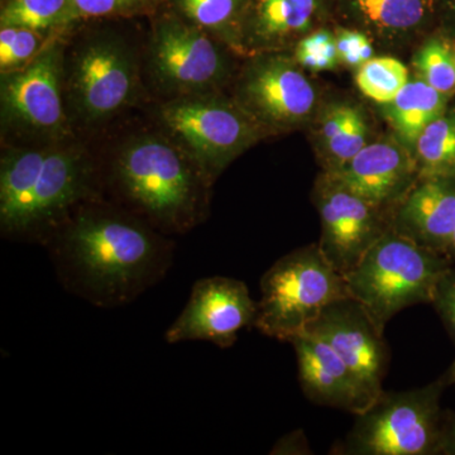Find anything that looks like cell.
<instances>
[{
	"label": "cell",
	"mask_w": 455,
	"mask_h": 455,
	"mask_svg": "<svg viewBox=\"0 0 455 455\" xmlns=\"http://www.w3.org/2000/svg\"><path fill=\"white\" fill-rule=\"evenodd\" d=\"M157 116L163 133L190 156L212 184L269 134L235 98L221 92L166 99Z\"/></svg>",
	"instance_id": "5"
},
{
	"label": "cell",
	"mask_w": 455,
	"mask_h": 455,
	"mask_svg": "<svg viewBox=\"0 0 455 455\" xmlns=\"http://www.w3.org/2000/svg\"><path fill=\"white\" fill-rule=\"evenodd\" d=\"M185 22L208 33L241 56V32L247 0H161Z\"/></svg>",
	"instance_id": "20"
},
{
	"label": "cell",
	"mask_w": 455,
	"mask_h": 455,
	"mask_svg": "<svg viewBox=\"0 0 455 455\" xmlns=\"http://www.w3.org/2000/svg\"><path fill=\"white\" fill-rule=\"evenodd\" d=\"M137 2H139L140 8L146 11V9L154 8L156 5L160 4L161 0H137Z\"/></svg>",
	"instance_id": "35"
},
{
	"label": "cell",
	"mask_w": 455,
	"mask_h": 455,
	"mask_svg": "<svg viewBox=\"0 0 455 455\" xmlns=\"http://www.w3.org/2000/svg\"><path fill=\"white\" fill-rule=\"evenodd\" d=\"M445 256H447L448 259L451 260V266H454L455 267V235L453 239H451V244H449Z\"/></svg>",
	"instance_id": "34"
},
{
	"label": "cell",
	"mask_w": 455,
	"mask_h": 455,
	"mask_svg": "<svg viewBox=\"0 0 455 455\" xmlns=\"http://www.w3.org/2000/svg\"><path fill=\"white\" fill-rule=\"evenodd\" d=\"M309 445L302 431H293L281 438L272 449L271 454H309Z\"/></svg>",
	"instance_id": "32"
},
{
	"label": "cell",
	"mask_w": 455,
	"mask_h": 455,
	"mask_svg": "<svg viewBox=\"0 0 455 455\" xmlns=\"http://www.w3.org/2000/svg\"><path fill=\"white\" fill-rule=\"evenodd\" d=\"M290 343L298 357L299 382L305 396L316 405L358 415L374 403L357 376L325 341L307 333Z\"/></svg>",
	"instance_id": "16"
},
{
	"label": "cell",
	"mask_w": 455,
	"mask_h": 455,
	"mask_svg": "<svg viewBox=\"0 0 455 455\" xmlns=\"http://www.w3.org/2000/svg\"><path fill=\"white\" fill-rule=\"evenodd\" d=\"M451 372L421 388L383 391L366 411L357 416L352 430L335 454L435 455L439 451L444 411L440 400Z\"/></svg>",
	"instance_id": "7"
},
{
	"label": "cell",
	"mask_w": 455,
	"mask_h": 455,
	"mask_svg": "<svg viewBox=\"0 0 455 455\" xmlns=\"http://www.w3.org/2000/svg\"><path fill=\"white\" fill-rule=\"evenodd\" d=\"M414 158L419 179L455 178V106L425 128Z\"/></svg>",
	"instance_id": "22"
},
{
	"label": "cell",
	"mask_w": 455,
	"mask_h": 455,
	"mask_svg": "<svg viewBox=\"0 0 455 455\" xmlns=\"http://www.w3.org/2000/svg\"><path fill=\"white\" fill-rule=\"evenodd\" d=\"M314 200L322 220L317 245L328 262L346 276L390 229V217L325 172L317 180Z\"/></svg>",
	"instance_id": "12"
},
{
	"label": "cell",
	"mask_w": 455,
	"mask_h": 455,
	"mask_svg": "<svg viewBox=\"0 0 455 455\" xmlns=\"http://www.w3.org/2000/svg\"><path fill=\"white\" fill-rule=\"evenodd\" d=\"M449 8H451V14L455 20V0H449Z\"/></svg>",
	"instance_id": "36"
},
{
	"label": "cell",
	"mask_w": 455,
	"mask_h": 455,
	"mask_svg": "<svg viewBox=\"0 0 455 455\" xmlns=\"http://www.w3.org/2000/svg\"><path fill=\"white\" fill-rule=\"evenodd\" d=\"M292 57L302 68L314 73L333 70L340 64L335 35L324 28H317L302 37L293 46Z\"/></svg>",
	"instance_id": "28"
},
{
	"label": "cell",
	"mask_w": 455,
	"mask_h": 455,
	"mask_svg": "<svg viewBox=\"0 0 455 455\" xmlns=\"http://www.w3.org/2000/svg\"><path fill=\"white\" fill-rule=\"evenodd\" d=\"M55 36L22 27H0V74L25 68Z\"/></svg>",
	"instance_id": "26"
},
{
	"label": "cell",
	"mask_w": 455,
	"mask_h": 455,
	"mask_svg": "<svg viewBox=\"0 0 455 455\" xmlns=\"http://www.w3.org/2000/svg\"><path fill=\"white\" fill-rule=\"evenodd\" d=\"M449 372H451V379H453V382L455 383V361L453 362V364H451V367L449 368Z\"/></svg>",
	"instance_id": "37"
},
{
	"label": "cell",
	"mask_w": 455,
	"mask_h": 455,
	"mask_svg": "<svg viewBox=\"0 0 455 455\" xmlns=\"http://www.w3.org/2000/svg\"><path fill=\"white\" fill-rule=\"evenodd\" d=\"M355 16L379 37L400 38L420 28L435 0H347Z\"/></svg>",
	"instance_id": "21"
},
{
	"label": "cell",
	"mask_w": 455,
	"mask_h": 455,
	"mask_svg": "<svg viewBox=\"0 0 455 455\" xmlns=\"http://www.w3.org/2000/svg\"><path fill=\"white\" fill-rule=\"evenodd\" d=\"M390 226L416 244L445 254L455 235V178L418 179L392 209Z\"/></svg>",
	"instance_id": "18"
},
{
	"label": "cell",
	"mask_w": 455,
	"mask_h": 455,
	"mask_svg": "<svg viewBox=\"0 0 455 455\" xmlns=\"http://www.w3.org/2000/svg\"><path fill=\"white\" fill-rule=\"evenodd\" d=\"M65 47L59 36L25 68L2 74L3 133L62 142L70 134L65 98Z\"/></svg>",
	"instance_id": "10"
},
{
	"label": "cell",
	"mask_w": 455,
	"mask_h": 455,
	"mask_svg": "<svg viewBox=\"0 0 455 455\" xmlns=\"http://www.w3.org/2000/svg\"><path fill=\"white\" fill-rule=\"evenodd\" d=\"M259 302L251 298L243 281L233 277H204L194 283L187 307L164 334L169 344L212 341L230 348L239 331L254 328Z\"/></svg>",
	"instance_id": "13"
},
{
	"label": "cell",
	"mask_w": 455,
	"mask_h": 455,
	"mask_svg": "<svg viewBox=\"0 0 455 455\" xmlns=\"http://www.w3.org/2000/svg\"><path fill=\"white\" fill-rule=\"evenodd\" d=\"M449 98L416 77L406 83L391 103L386 104V116L396 139L412 155L425 128L448 109Z\"/></svg>",
	"instance_id": "19"
},
{
	"label": "cell",
	"mask_w": 455,
	"mask_h": 455,
	"mask_svg": "<svg viewBox=\"0 0 455 455\" xmlns=\"http://www.w3.org/2000/svg\"><path fill=\"white\" fill-rule=\"evenodd\" d=\"M418 77L442 94H455V51L448 40L433 37L425 42L414 57Z\"/></svg>",
	"instance_id": "25"
},
{
	"label": "cell",
	"mask_w": 455,
	"mask_h": 455,
	"mask_svg": "<svg viewBox=\"0 0 455 455\" xmlns=\"http://www.w3.org/2000/svg\"><path fill=\"white\" fill-rule=\"evenodd\" d=\"M140 68L127 42L113 33L86 38L66 62L65 98L84 125H98L133 103Z\"/></svg>",
	"instance_id": "9"
},
{
	"label": "cell",
	"mask_w": 455,
	"mask_h": 455,
	"mask_svg": "<svg viewBox=\"0 0 455 455\" xmlns=\"http://www.w3.org/2000/svg\"><path fill=\"white\" fill-rule=\"evenodd\" d=\"M92 202L77 206L46 245L65 290L110 309L166 276L173 243L130 212Z\"/></svg>",
	"instance_id": "1"
},
{
	"label": "cell",
	"mask_w": 455,
	"mask_h": 455,
	"mask_svg": "<svg viewBox=\"0 0 455 455\" xmlns=\"http://www.w3.org/2000/svg\"><path fill=\"white\" fill-rule=\"evenodd\" d=\"M80 20L143 11L137 0H71Z\"/></svg>",
	"instance_id": "31"
},
{
	"label": "cell",
	"mask_w": 455,
	"mask_h": 455,
	"mask_svg": "<svg viewBox=\"0 0 455 455\" xmlns=\"http://www.w3.org/2000/svg\"><path fill=\"white\" fill-rule=\"evenodd\" d=\"M347 296L346 277L328 262L317 243L298 248L277 259L260 278L254 328L290 343L329 304Z\"/></svg>",
	"instance_id": "6"
},
{
	"label": "cell",
	"mask_w": 455,
	"mask_h": 455,
	"mask_svg": "<svg viewBox=\"0 0 455 455\" xmlns=\"http://www.w3.org/2000/svg\"><path fill=\"white\" fill-rule=\"evenodd\" d=\"M236 79V103L271 133L290 131L309 121L317 92L302 68L287 52L247 57Z\"/></svg>",
	"instance_id": "11"
},
{
	"label": "cell",
	"mask_w": 455,
	"mask_h": 455,
	"mask_svg": "<svg viewBox=\"0 0 455 455\" xmlns=\"http://www.w3.org/2000/svg\"><path fill=\"white\" fill-rule=\"evenodd\" d=\"M451 267L445 254L421 247L390 228L344 277L349 295L385 331L400 311L431 304L440 277Z\"/></svg>",
	"instance_id": "4"
},
{
	"label": "cell",
	"mask_w": 455,
	"mask_h": 455,
	"mask_svg": "<svg viewBox=\"0 0 455 455\" xmlns=\"http://www.w3.org/2000/svg\"><path fill=\"white\" fill-rule=\"evenodd\" d=\"M433 307L447 328L451 339L455 341V267L451 268L440 277L434 291Z\"/></svg>",
	"instance_id": "30"
},
{
	"label": "cell",
	"mask_w": 455,
	"mask_h": 455,
	"mask_svg": "<svg viewBox=\"0 0 455 455\" xmlns=\"http://www.w3.org/2000/svg\"><path fill=\"white\" fill-rule=\"evenodd\" d=\"M304 333L325 341L376 401L382 394L390 353L383 331L352 296L329 304Z\"/></svg>",
	"instance_id": "14"
},
{
	"label": "cell",
	"mask_w": 455,
	"mask_h": 455,
	"mask_svg": "<svg viewBox=\"0 0 455 455\" xmlns=\"http://www.w3.org/2000/svg\"><path fill=\"white\" fill-rule=\"evenodd\" d=\"M340 64L358 68L373 57V44L364 33L357 29H338L335 33Z\"/></svg>",
	"instance_id": "29"
},
{
	"label": "cell",
	"mask_w": 455,
	"mask_h": 455,
	"mask_svg": "<svg viewBox=\"0 0 455 455\" xmlns=\"http://www.w3.org/2000/svg\"><path fill=\"white\" fill-rule=\"evenodd\" d=\"M326 0H247L241 32V56L287 52L315 31Z\"/></svg>",
	"instance_id": "17"
},
{
	"label": "cell",
	"mask_w": 455,
	"mask_h": 455,
	"mask_svg": "<svg viewBox=\"0 0 455 455\" xmlns=\"http://www.w3.org/2000/svg\"><path fill=\"white\" fill-rule=\"evenodd\" d=\"M368 124L363 113L353 106L346 125L339 136L323 149L325 172H333L352 160L368 145Z\"/></svg>",
	"instance_id": "27"
},
{
	"label": "cell",
	"mask_w": 455,
	"mask_h": 455,
	"mask_svg": "<svg viewBox=\"0 0 455 455\" xmlns=\"http://www.w3.org/2000/svg\"><path fill=\"white\" fill-rule=\"evenodd\" d=\"M80 22L71 0H2L0 27L59 35Z\"/></svg>",
	"instance_id": "23"
},
{
	"label": "cell",
	"mask_w": 455,
	"mask_h": 455,
	"mask_svg": "<svg viewBox=\"0 0 455 455\" xmlns=\"http://www.w3.org/2000/svg\"><path fill=\"white\" fill-rule=\"evenodd\" d=\"M97 171L80 147H13L0 161L3 235L46 244L71 212L95 197Z\"/></svg>",
	"instance_id": "2"
},
{
	"label": "cell",
	"mask_w": 455,
	"mask_h": 455,
	"mask_svg": "<svg viewBox=\"0 0 455 455\" xmlns=\"http://www.w3.org/2000/svg\"><path fill=\"white\" fill-rule=\"evenodd\" d=\"M110 181L125 211L163 235L190 232L208 217L212 182L166 134H142L123 145Z\"/></svg>",
	"instance_id": "3"
},
{
	"label": "cell",
	"mask_w": 455,
	"mask_h": 455,
	"mask_svg": "<svg viewBox=\"0 0 455 455\" xmlns=\"http://www.w3.org/2000/svg\"><path fill=\"white\" fill-rule=\"evenodd\" d=\"M438 454L455 455V412H444Z\"/></svg>",
	"instance_id": "33"
},
{
	"label": "cell",
	"mask_w": 455,
	"mask_h": 455,
	"mask_svg": "<svg viewBox=\"0 0 455 455\" xmlns=\"http://www.w3.org/2000/svg\"><path fill=\"white\" fill-rule=\"evenodd\" d=\"M355 79L364 97L386 106L409 82V71L394 57H372L357 68Z\"/></svg>",
	"instance_id": "24"
},
{
	"label": "cell",
	"mask_w": 455,
	"mask_h": 455,
	"mask_svg": "<svg viewBox=\"0 0 455 455\" xmlns=\"http://www.w3.org/2000/svg\"><path fill=\"white\" fill-rule=\"evenodd\" d=\"M230 53L226 44L164 9L152 23L146 68L167 99L220 92L235 71Z\"/></svg>",
	"instance_id": "8"
},
{
	"label": "cell",
	"mask_w": 455,
	"mask_h": 455,
	"mask_svg": "<svg viewBox=\"0 0 455 455\" xmlns=\"http://www.w3.org/2000/svg\"><path fill=\"white\" fill-rule=\"evenodd\" d=\"M325 173L388 217L419 179L414 155L397 139L368 143L340 169Z\"/></svg>",
	"instance_id": "15"
}]
</instances>
